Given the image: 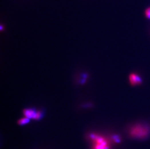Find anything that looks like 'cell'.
I'll return each instance as SVG.
<instances>
[{
  "instance_id": "obj_1",
  "label": "cell",
  "mask_w": 150,
  "mask_h": 149,
  "mask_svg": "<svg viewBox=\"0 0 150 149\" xmlns=\"http://www.w3.org/2000/svg\"><path fill=\"white\" fill-rule=\"evenodd\" d=\"M148 127L144 124H137L131 128L130 134L131 136L136 137H143L148 133Z\"/></svg>"
},
{
  "instance_id": "obj_2",
  "label": "cell",
  "mask_w": 150,
  "mask_h": 149,
  "mask_svg": "<svg viewBox=\"0 0 150 149\" xmlns=\"http://www.w3.org/2000/svg\"><path fill=\"white\" fill-rule=\"evenodd\" d=\"M91 138L94 143V149H109L107 142L104 138L94 135L91 136Z\"/></svg>"
},
{
  "instance_id": "obj_3",
  "label": "cell",
  "mask_w": 150,
  "mask_h": 149,
  "mask_svg": "<svg viewBox=\"0 0 150 149\" xmlns=\"http://www.w3.org/2000/svg\"><path fill=\"white\" fill-rule=\"evenodd\" d=\"M24 117L28 119H33L38 120L42 117V113L40 111H36L31 108H27L23 110Z\"/></svg>"
},
{
  "instance_id": "obj_4",
  "label": "cell",
  "mask_w": 150,
  "mask_h": 149,
  "mask_svg": "<svg viewBox=\"0 0 150 149\" xmlns=\"http://www.w3.org/2000/svg\"><path fill=\"white\" fill-rule=\"evenodd\" d=\"M129 81L131 85H139L142 82V78L139 74L136 73H132L129 76Z\"/></svg>"
},
{
  "instance_id": "obj_5",
  "label": "cell",
  "mask_w": 150,
  "mask_h": 149,
  "mask_svg": "<svg viewBox=\"0 0 150 149\" xmlns=\"http://www.w3.org/2000/svg\"><path fill=\"white\" fill-rule=\"evenodd\" d=\"M29 122V119L24 117V118H21L19 120V121H18V124L19 125H24V124H28Z\"/></svg>"
},
{
  "instance_id": "obj_6",
  "label": "cell",
  "mask_w": 150,
  "mask_h": 149,
  "mask_svg": "<svg viewBox=\"0 0 150 149\" xmlns=\"http://www.w3.org/2000/svg\"><path fill=\"white\" fill-rule=\"evenodd\" d=\"M145 15L148 19H150V7H149L145 11Z\"/></svg>"
}]
</instances>
